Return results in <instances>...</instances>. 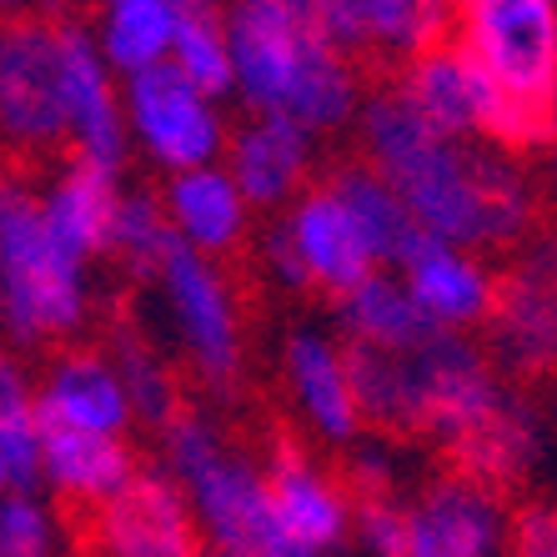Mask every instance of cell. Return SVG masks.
Segmentation results:
<instances>
[{
	"label": "cell",
	"instance_id": "6da1fadb",
	"mask_svg": "<svg viewBox=\"0 0 557 557\" xmlns=\"http://www.w3.org/2000/svg\"><path fill=\"white\" fill-rule=\"evenodd\" d=\"M351 136H357L362 166L397 186L407 216L428 242L507 251L522 247L537 226L543 191L518 156L437 136L397 86H376L362 96Z\"/></svg>",
	"mask_w": 557,
	"mask_h": 557
},
{
	"label": "cell",
	"instance_id": "7a4b0ae2",
	"mask_svg": "<svg viewBox=\"0 0 557 557\" xmlns=\"http://www.w3.org/2000/svg\"><path fill=\"white\" fill-rule=\"evenodd\" d=\"M232 101L247 116H286L307 136H337L357 121L367 86L347 51H337L301 15L297 0H226Z\"/></svg>",
	"mask_w": 557,
	"mask_h": 557
},
{
	"label": "cell",
	"instance_id": "3957f363",
	"mask_svg": "<svg viewBox=\"0 0 557 557\" xmlns=\"http://www.w3.org/2000/svg\"><path fill=\"white\" fill-rule=\"evenodd\" d=\"M351 392L372 432L453 447L507 397L493 351L457 332H428L407 351L347 347Z\"/></svg>",
	"mask_w": 557,
	"mask_h": 557
},
{
	"label": "cell",
	"instance_id": "277c9868",
	"mask_svg": "<svg viewBox=\"0 0 557 557\" xmlns=\"http://www.w3.org/2000/svg\"><path fill=\"white\" fill-rule=\"evenodd\" d=\"M161 437V467L186 493L201 557H317L276 528L261 457L242 453L211 412L186 407Z\"/></svg>",
	"mask_w": 557,
	"mask_h": 557
},
{
	"label": "cell",
	"instance_id": "5b68a950",
	"mask_svg": "<svg viewBox=\"0 0 557 557\" xmlns=\"http://www.w3.org/2000/svg\"><path fill=\"white\" fill-rule=\"evenodd\" d=\"M91 267L65 257L40 226L36 182L0 176V337L11 351L71 342L91 322Z\"/></svg>",
	"mask_w": 557,
	"mask_h": 557
},
{
	"label": "cell",
	"instance_id": "8992f818",
	"mask_svg": "<svg viewBox=\"0 0 557 557\" xmlns=\"http://www.w3.org/2000/svg\"><path fill=\"white\" fill-rule=\"evenodd\" d=\"M146 286L166 317L186 372L216 397H232L247 376V317L226 267L176 242Z\"/></svg>",
	"mask_w": 557,
	"mask_h": 557
},
{
	"label": "cell",
	"instance_id": "52a82bcc",
	"mask_svg": "<svg viewBox=\"0 0 557 557\" xmlns=\"http://www.w3.org/2000/svg\"><path fill=\"white\" fill-rule=\"evenodd\" d=\"M392 86L447 141L497 146V151H512V156L543 151L553 141V131L537 126L528 111H518V106L507 101L493 81H487V71L453 36L442 40V46H432V51L412 55L407 65H397Z\"/></svg>",
	"mask_w": 557,
	"mask_h": 557
},
{
	"label": "cell",
	"instance_id": "ba28073f",
	"mask_svg": "<svg viewBox=\"0 0 557 557\" xmlns=\"http://www.w3.org/2000/svg\"><path fill=\"white\" fill-rule=\"evenodd\" d=\"M453 40L507 101L557 136V0H462Z\"/></svg>",
	"mask_w": 557,
	"mask_h": 557
},
{
	"label": "cell",
	"instance_id": "9c48e42d",
	"mask_svg": "<svg viewBox=\"0 0 557 557\" xmlns=\"http://www.w3.org/2000/svg\"><path fill=\"white\" fill-rule=\"evenodd\" d=\"M261 272L292 297H342L347 286L376 272L372 247L362 242L351 211L332 186H307L257 242Z\"/></svg>",
	"mask_w": 557,
	"mask_h": 557
},
{
	"label": "cell",
	"instance_id": "30bf717a",
	"mask_svg": "<svg viewBox=\"0 0 557 557\" xmlns=\"http://www.w3.org/2000/svg\"><path fill=\"white\" fill-rule=\"evenodd\" d=\"M121 116H126L131 156L146 161L156 176L211 166L221 161L226 136H232L226 101L176 76L166 61L136 71V76H121Z\"/></svg>",
	"mask_w": 557,
	"mask_h": 557
},
{
	"label": "cell",
	"instance_id": "8fae6325",
	"mask_svg": "<svg viewBox=\"0 0 557 557\" xmlns=\"http://www.w3.org/2000/svg\"><path fill=\"white\" fill-rule=\"evenodd\" d=\"M0 146L11 156H51L65 146L61 46L51 15H0Z\"/></svg>",
	"mask_w": 557,
	"mask_h": 557
},
{
	"label": "cell",
	"instance_id": "7c38bea8",
	"mask_svg": "<svg viewBox=\"0 0 557 557\" xmlns=\"http://www.w3.org/2000/svg\"><path fill=\"white\" fill-rule=\"evenodd\" d=\"M497 372L553 376L557 372V232L528 236L512 272L497 286V307L487 322Z\"/></svg>",
	"mask_w": 557,
	"mask_h": 557
},
{
	"label": "cell",
	"instance_id": "4fadbf2b",
	"mask_svg": "<svg viewBox=\"0 0 557 557\" xmlns=\"http://www.w3.org/2000/svg\"><path fill=\"white\" fill-rule=\"evenodd\" d=\"M286 407L297 412L311 442L322 447H351L367 432L357 392H351L347 342L322 322H297L276 347Z\"/></svg>",
	"mask_w": 557,
	"mask_h": 557
},
{
	"label": "cell",
	"instance_id": "5bb4252c",
	"mask_svg": "<svg viewBox=\"0 0 557 557\" xmlns=\"http://www.w3.org/2000/svg\"><path fill=\"white\" fill-rule=\"evenodd\" d=\"M261 478L272 497L276 528L297 547L317 557H342L351 547V503L347 482L322 462V457L301 447L297 437H272L261 453Z\"/></svg>",
	"mask_w": 557,
	"mask_h": 557
},
{
	"label": "cell",
	"instance_id": "9a60e30c",
	"mask_svg": "<svg viewBox=\"0 0 557 557\" xmlns=\"http://www.w3.org/2000/svg\"><path fill=\"white\" fill-rule=\"evenodd\" d=\"M507 493L457 467L407 497V557H507Z\"/></svg>",
	"mask_w": 557,
	"mask_h": 557
},
{
	"label": "cell",
	"instance_id": "2e32d148",
	"mask_svg": "<svg viewBox=\"0 0 557 557\" xmlns=\"http://www.w3.org/2000/svg\"><path fill=\"white\" fill-rule=\"evenodd\" d=\"M55 46H61V111L71 156L106 171H126L131 141L121 116V76L96 51L86 21H55Z\"/></svg>",
	"mask_w": 557,
	"mask_h": 557
},
{
	"label": "cell",
	"instance_id": "e0dca14e",
	"mask_svg": "<svg viewBox=\"0 0 557 557\" xmlns=\"http://www.w3.org/2000/svg\"><path fill=\"white\" fill-rule=\"evenodd\" d=\"M301 15L337 51L407 65L453 36L457 0H297Z\"/></svg>",
	"mask_w": 557,
	"mask_h": 557
},
{
	"label": "cell",
	"instance_id": "ac0fdd59",
	"mask_svg": "<svg viewBox=\"0 0 557 557\" xmlns=\"http://www.w3.org/2000/svg\"><path fill=\"white\" fill-rule=\"evenodd\" d=\"M96 557H201L186 493L161 462H141L116 497L91 512Z\"/></svg>",
	"mask_w": 557,
	"mask_h": 557
},
{
	"label": "cell",
	"instance_id": "d6986e66",
	"mask_svg": "<svg viewBox=\"0 0 557 557\" xmlns=\"http://www.w3.org/2000/svg\"><path fill=\"white\" fill-rule=\"evenodd\" d=\"M412 307L422 311V322L432 332H457V337H472L478 326L493 322L497 307V272L487 251H467V247H447V242H417L407 251V261L397 267Z\"/></svg>",
	"mask_w": 557,
	"mask_h": 557
},
{
	"label": "cell",
	"instance_id": "ffe728a7",
	"mask_svg": "<svg viewBox=\"0 0 557 557\" xmlns=\"http://www.w3.org/2000/svg\"><path fill=\"white\" fill-rule=\"evenodd\" d=\"M36 422L40 428L91 432V437H131L126 387L106 347H61L36 376Z\"/></svg>",
	"mask_w": 557,
	"mask_h": 557
},
{
	"label": "cell",
	"instance_id": "44dd1931",
	"mask_svg": "<svg viewBox=\"0 0 557 557\" xmlns=\"http://www.w3.org/2000/svg\"><path fill=\"white\" fill-rule=\"evenodd\" d=\"M221 166H226V176L247 196V207L257 216H276L311 186L317 136H307L286 116H247L226 136Z\"/></svg>",
	"mask_w": 557,
	"mask_h": 557
},
{
	"label": "cell",
	"instance_id": "7402d4cb",
	"mask_svg": "<svg viewBox=\"0 0 557 557\" xmlns=\"http://www.w3.org/2000/svg\"><path fill=\"white\" fill-rule=\"evenodd\" d=\"M156 201L166 211L171 236L186 251H201L211 261H226L232 251H242L251 242V221L257 211L247 207V196L236 191V182L226 176L221 161L211 166H191L176 176H161Z\"/></svg>",
	"mask_w": 557,
	"mask_h": 557
},
{
	"label": "cell",
	"instance_id": "603a6c76",
	"mask_svg": "<svg viewBox=\"0 0 557 557\" xmlns=\"http://www.w3.org/2000/svg\"><path fill=\"white\" fill-rule=\"evenodd\" d=\"M126 191L121 171H106L71 156L65 166H55L46 182L36 186V211L40 226L51 232V242L76 257L81 267H96L111 242V221H116V201Z\"/></svg>",
	"mask_w": 557,
	"mask_h": 557
},
{
	"label": "cell",
	"instance_id": "cb8c5ba5",
	"mask_svg": "<svg viewBox=\"0 0 557 557\" xmlns=\"http://www.w3.org/2000/svg\"><path fill=\"white\" fill-rule=\"evenodd\" d=\"M547 442H553V432H547L543 407L507 387L503 403L482 417L462 442H453L447 457H453L457 472L507 493V487L537 478V467H543V457H547Z\"/></svg>",
	"mask_w": 557,
	"mask_h": 557
},
{
	"label": "cell",
	"instance_id": "d4e9b609",
	"mask_svg": "<svg viewBox=\"0 0 557 557\" xmlns=\"http://www.w3.org/2000/svg\"><path fill=\"white\" fill-rule=\"evenodd\" d=\"M136 447L126 437H91V432L40 428V493L51 503L101 507L136 478Z\"/></svg>",
	"mask_w": 557,
	"mask_h": 557
},
{
	"label": "cell",
	"instance_id": "484cf974",
	"mask_svg": "<svg viewBox=\"0 0 557 557\" xmlns=\"http://www.w3.org/2000/svg\"><path fill=\"white\" fill-rule=\"evenodd\" d=\"M332 332L347 347H362V351H407L428 337L432 326L412 307L403 276L376 267L372 276H362L342 297H332Z\"/></svg>",
	"mask_w": 557,
	"mask_h": 557
},
{
	"label": "cell",
	"instance_id": "4316f807",
	"mask_svg": "<svg viewBox=\"0 0 557 557\" xmlns=\"http://www.w3.org/2000/svg\"><path fill=\"white\" fill-rule=\"evenodd\" d=\"M106 357H111L121 372V387H126L136 428L166 432L171 422L186 412L182 372H176V362H171L166 347H161L151 332H141L136 322H116L111 326V342H106Z\"/></svg>",
	"mask_w": 557,
	"mask_h": 557
},
{
	"label": "cell",
	"instance_id": "83f0119b",
	"mask_svg": "<svg viewBox=\"0 0 557 557\" xmlns=\"http://www.w3.org/2000/svg\"><path fill=\"white\" fill-rule=\"evenodd\" d=\"M326 186H332V191L342 196V207L351 211V221H357L362 242L372 247L376 267L397 272V267L407 261V251L422 242V232H417V221L407 216V207H403V196H397V186H392L387 176H376L372 166H362V161H351V166H337Z\"/></svg>",
	"mask_w": 557,
	"mask_h": 557
},
{
	"label": "cell",
	"instance_id": "f1b7e54d",
	"mask_svg": "<svg viewBox=\"0 0 557 557\" xmlns=\"http://www.w3.org/2000/svg\"><path fill=\"white\" fill-rule=\"evenodd\" d=\"M171 26H176V0H101L91 36L116 76H136L166 61Z\"/></svg>",
	"mask_w": 557,
	"mask_h": 557
},
{
	"label": "cell",
	"instance_id": "f546056e",
	"mask_svg": "<svg viewBox=\"0 0 557 557\" xmlns=\"http://www.w3.org/2000/svg\"><path fill=\"white\" fill-rule=\"evenodd\" d=\"M166 65L221 101L232 96V46H226V15L216 0H176Z\"/></svg>",
	"mask_w": 557,
	"mask_h": 557
},
{
	"label": "cell",
	"instance_id": "4dcf8cb0",
	"mask_svg": "<svg viewBox=\"0 0 557 557\" xmlns=\"http://www.w3.org/2000/svg\"><path fill=\"white\" fill-rule=\"evenodd\" d=\"M0 453L5 478L21 493L40 487V422H36V376L11 347H0Z\"/></svg>",
	"mask_w": 557,
	"mask_h": 557
},
{
	"label": "cell",
	"instance_id": "1f68e13d",
	"mask_svg": "<svg viewBox=\"0 0 557 557\" xmlns=\"http://www.w3.org/2000/svg\"><path fill=\"white\" fill-rule=\"evenodd\" d=\"M171 247H176V236H171L166 211H161L156 191H146V186H126L121 201H116V221H111L106 257L116 261L126 276H136V282H151L156 267L166 261Z\"/></svg>",
	"mask_w": 557,
	"mask_h": 557
},
{
	"label": "cell",
	"instance_id": "d6a6232c",
	"mask_svg": "<svg viewBox=\"0 0 557 557\" xmlns=\"http://www.w3.org/2000/svg\"><path fill=\"white\" fill-rule=\"evenodd\" d=\"M0 557H65V518L40 487L0 493Z\"/></svg>",
	"mask_w": 557,
	"mask_h": 557
},
{
	"label": "cell",
	"instance_id": "836d02e7",
	"mask_svg": "<svg viewBox=\"0 0 557 557\" xmlns=\"http://www.w3.org/2000/svg\"><path fill=\"white\" fill-rule=\"evenodd\" d=\"M347 462H342L337 478L347 482L351 497H407V478H412V447L403 437H387V432L367 428L362 437L342 447Z\"/></svg>",
	"mask_w": 557,
	"mask_h": 557
},
{
	"label": "cell",
	"instance_id": "e575fe53",
	"mask_svg": "<svg viewBox=\"0 0 557 557\" xmlns=\"http://www.w3.org/2000/svg\"><path fill=\"white\" fill-rule=\"evenodd\" d=\"M351 553L407 557V497H357L351 503Z\"/></svg>",
	"mask_w": 557,
	"mask_h": 557
},
{
	"label": "cell",
	"instance_id": "d590c367",
	"mask_svg": "<svg viewBox=\"0 0 557 557\" xmlns=\"http://www.w3.org/2000/svg\"><path fill=\"white\" fill-rule=\"evenodd\" d=\"M507 557H557V503H522L507 522Z\"/></svg>",
	"mask_w": 557,
	"mask_h": 557
},
{
	"label": "cell",
	"instance_id": "8d00e7d4",
	"mask_svg": "<svg viewBox=\"0 0 557 557\" xmlns=\"http://www.w3.org/2000/svg\"><path fill=\"white\" fill-rule=\"evenodd\" d=\"M537 191H543L547 201L557 207V136L543 146V176H537Z\"/></svg>",
	"mask_w": 557,
	"mask_h": 557
},
{
	"label": "cell",
	"instance_id": "74e56055",
	"mask_svg": "<svg viewBox=\"0 0 557 557\" xmlns=\"http://www.w3.org/2000/svg\"><path fill=\"white\" fill-rule=\"evenodd\" d=\"M30 0H0V15H15V11H26Z\"/></svg>",
	"mask_w": 557,
	"mask_h": 557
},
{
	"label": "cell",
	"instance_id": "f35d334b",
	"mask_svg": "<svg viewBox=\"0 0 557 557\" xmlns=\"http://www.w3.org/2000/svg\"><path fill=\"white\" fill-rule=\"evenodd\" d=\"M5 487H11V478H5V453H0V493H5Z\"/></svg>",
	"mask_w": 557,
	"mask_h": 557
},
{
	"label": "cell",
	"instance_id": "ab89813d",
	"mask_svg": "<svg viewBox=\"0 0 557 557\" xmlns=\"http://www.w3.org/2000/svg\"><path fill=\"white\" fill-rule=\"evenodd\" d=\"M457 5H462V0H457Z\"/></svg>",
	"mask_w": 557,
	"mask_h": 557
},
{
	"label": "cell",
	"instance_id": "60d3db41",
	"mask_svg": "<svg viewBox=\"0 0 557 557\" xmlns=\"http://www.w3.org/2000/svg\"><path fill=\"white\" fill-rule=\"evenodd\" d=\"M91 557H96V553H91Z\"/></svg>",
	"mask_w": 557,
	"mask_h": 557
}]
</instances>
